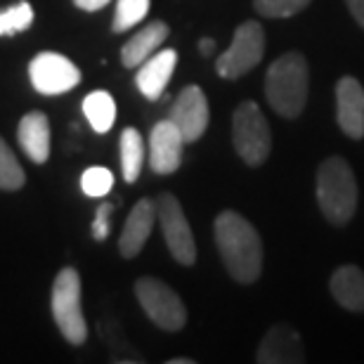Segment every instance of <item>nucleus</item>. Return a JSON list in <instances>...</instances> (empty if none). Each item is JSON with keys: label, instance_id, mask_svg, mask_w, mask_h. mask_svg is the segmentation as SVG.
Instances as JSON below:
<instances>
[{"label": "nucleus", "instance_id": "cd10ccee", "mask_svg": "<svg viewBox=\"0 0 364 364\" xmlns=\"http://www.w3.org/2000/svg\"><path fill=\"white\" fill-rule=\"evenodd\" d=\"M76 7H81L85 12H95V10H102L105 5H109L112 0H74Z\"/></svg>", "mask_w": 364, "mask_h": 364}, {"label": "nucleus", "instance_id": "dca6fc26", "mask_svg": "<svg viewBox=\"0 0 364 364\" xmlns=\"http://www.w3.org/2000/svg\"><path fill=\"white\" fill-rule=\"evenodd\" d=\"M17 140L24 154L33 164H46L50 159V121L46 114L31 112L19 121Z\"/></svg>", "mask_w": 364, "mask_h": 364}, {"label": "nucleus", "instance_id": "1a4fd4ad", "mask_svg": "<svg viewBox=\"0 0 364 364\" xmlns=\"http://www.w3.org/2000/svg\"><path fill=\"white\" fill-rule=\"evenodd\" d=\"M33 88L41 95H64L81 83V69L60 53H41L28 67Z\"/></svg>", "mask_w": 364, "mask_h": 364}, {"label": "nucleus", "instance_id": "f257e3e1", "mask_svg": "<svg viewBox=\"0 0 364 364\" xmlns=\"http://www.w3.org/2000/svg\"><path fill=\"white\" fill-rule=\"evenodd\" d=\"M215 244L232 279L239 284L258 282L263 272V242L253 225L235 210H223L215 218Z\"/></svg>", "mask_w": 364, "mask_h": 364}, {"label": "nucleus", "instance_id": "f3484780", "mask_svg": "<svg viewBox=\"0 0 364 364\" xmlns=\"http://www.w3.org/2000/svg\"><path fill=\"white\" fill-rule=\"evenodd\" d=\"M168 33H171V28L166 21H151V24L140 28V31L121 48L123 67L137 69L144 60H149V57L164 46V41L168 38Z\"/></svg>", "mask_w": 364, "mask_h": 364}, {"label": "nucleus", "instance_id": "f03ea898", "mask_svg": "<svg viewBox=\"0 0 364 364\" xmlns=\"http://www.w3.org/2000/svg\"><path fill=\"white\" fill-rule=\"evenodd\" d=\"M308 62L301 53H287L272 62L265 76V97L284 119L301 116L308 102Z\"/></svg>", "mask_w": 364, "mask_h": 364}, {"label": "nucleus", "instance_id": "c756f323", "mask_svg": "<svg viewBox=\"0 0 364 364\" xmlns=\"http://www.w3.org/2000/svg\"><path fill=\"white\" fill-rule=\"evenodd\" d=\"M168 364H194V360H189V358H180V360H171Z\"/></svg>", "mask_w": 364, "mask_h": 364}, {"label": "nucleus", "instance_id": "7ed1b4c3", "mask_svg": "<svg viewBox=\"0 0 364 364\" xmlns=\"http://www.w3.org/2000/svg\"><path fill=\"white\" fill-rule=\"evenodd\" d=\"M317 203L333 225H348L358 210V180L350 164L331 156L317 171Z\"/></svg>", "mask_w": 364, "mask_h": 364}, {"label": "nucleus", "instance_id": "aec40b11", "mask_svg": "<svg viewBox=\"0 0 364 364\" xmlns=\"http://www.w3.org/2000/svg\"><path fill=\"white\" fill-rule=\"evenodd\" d=\"M121 171H123V180L126 182H135L140 178L142 171V161H144V142L142 135L137 133L135 128H126L121 133Z\"/></svg>", "mask_w": 364, "mask_h": 364}, {"label": "nucleus", "instance_id": "b1692460", "mask_svg": "<svg viewBox=\"0 0 364 364\" xmlns=\"http://www.w3.org/2000/svg\"><path fill=\"white\" fill-rule=\"evenodd\" d=\"M310 0H253V7H256L258 14L270 19H284V17H294L308 7Z\"/></svg>", "mask_w": 364, "mask_h": 364}, {"label": "nucleus", "instance_id": "f8f14e48", "mask_svg": "<svg viewBox=\"0 0 364 364\" xmlns=\"http://www.w3.org/2000/svg\"><path fill=\"white\" fill-rule=\"evenodd\" d=\"M336 116L341 130L353 137L362 140L364 137V88L358 78L343 76L336 85Z\"/></svg>", "mask_w": 364, "mask_h": 364}, {"label": "nucleus", "instance_id": "4468645a", "mask_svg": "<svg viewBox=\"0 0 364 364\" xmlns=\"http://www.w3.org/2000/svg\"><path fill=\"white\" fill-rule=\"evenodd\" d=\"M156 223V201L140 199L128 213V220L123 225L119 237V251L123 258H135L144 249L147 239Z\"/></svg>", "mask_w": 364, "mask_h": 364}, {"label": "nucleus", "instance_id": "5701e85b", "mask_svg": "<svg viewBox=\"0 0 364 364\" xmlns=\"http://www.w3.org/2000/svg\"><path fill=\"white\" fill-rule=\"evenodd\" d=\"M33 24V7L28 3H17L7 10H0V36H14L26 31Z\"/></svg>", "mask_w": 364, "mask_h": 364}, {"label": "nucleus", "instance_id": "423d86ee", "mask_svg": "<svg viewBox=\"0 0 364 364\" xmlns=\"http://www.w3.org/2000/svg\"><path fill=\"white\" fill-rule=\"evenodd\" d=\"M135 296L142 310L164 331H180L187 324V308L168 284L156 277H140L135 282Z\"/></svg>", "mask_w": 364, "mask_h": 364}, {"label": "nucleus", "instance_id": "6e6552de", "mask_svg": "<svg viewBox=\"0 0 364 364\" xmlns=\"http://www.w3.org/2000/svg\"><path fill=\"white\" fill-rule=\"evenodd\" d=\"M156 220L161 223V232L168 246L171 256L178 260L180 265H194L196 263V244L192 228H189L185 210H182L180 201L173 194L164 192L156 199Z\"/></svg>", "mask_w": 364, "mask_h": 364}, {"label": "nucleus", "instance_id": "a878e982", "mask_svg": "<svg viewBox=\"0 0 364 364\" xmlns=\"http://www.w3.org/2000/svg\"><path fill=\"white\" fill-rule=\"evenodd\" d=\"M116 203H100L97 213H95V223H92V237L97 242H105L109 237V215L114 213Z\"/></svg>", "mask_w": 364, "mask_h": 364}, {"label": "nucleus", "instance_id": "ddd939ff", "mask_svg": "<svg viewBox=\"0 0 364 364\" xmlns=\"http://www.w3.org/2000/svg\"><path fill=\"white\" fill-rule=\"evenodd\" d=\"M256 360L260 364H301L305 362V348L294 326L277 324L265 333L258 346Z\"/></svg>", "mask_w": 364, "mask_h": 364}, {"label": "nucleus", "instance_id": "9d476101", "mask_svg": "<svg viewBox=\"0 0 364 364\" xmlns=\"http://www.w3.org/2000/svg\"><path fill=\"white\" fill-rule=\"evenodd\" d=\"M208 100L199 85H187L171 107V121L185 137V142H196L208 128Z\"/></svg>", "mask_w": 364, "mask_h": 364}, {"label": "nucleus", "instance_id": "a211bd4d", "mask_svg": "<svg viewBox=\"0 0 364 364\" xmlns=\"http://www.w3.org/2000/svg\"><path fill=\"white\" fill-rule=\"evenodd\" d=\"M331 296L346 310L364 312V272L358 265H343L331 274Z\"/></svg>", "mask_w": 364, "mask_h": 364}, {"label": "nucleus", "instance_id": "0eeeda50", "mask_svg": "<svg viewBox=\"0 0 364 364\" xmlns=\"http://www.w3.org/2000/svg\"><path fill=\"white\" fill-rule=\"evenodd\" d=\"M265 55V31L258 21H244L237 28L232 46L218 57V74L228 81L249 74L253 67H258V62Z\"/></svg>", "mask_w": 364, "mask_h": 364}, {"label": "nucleus", "instance_id": "393cba45", "mask_svg": "<svg viewBox=\"0 0 364 364\" xmlns=\"http://www.w3.org/2000/svg\"><path fill=\"white\" fill-rule=\"evenodd\" d=\"M114 187V173L102 168V166H92L81 176V189L88 196H107Z\"/></svg>", "mask_w": 364, "mask_h": 364}, {"label": "nucleus", "instance_id": "c85d7f7f", "mask_svg": "<svg viewBox=\"0 0 364 364\" xmlns=\"http://www.w3.org/2000/svg\"><path fill=\"white\" fill-rule=\"evenodd\" d=\"M199 50H201V55H203V57H208V55L215 50V41H213V38H201Z\"/></svg>", "mask_w": 364, "mask_h": 364}, {"label": "nucleus", "instance_id": "39448f33", "mask_svg": "<svg viewBox=\"0 0 364 364\" xmlns=\"http://www.w3.org/2000/svg\"><path fill=\"white\" fill-rule=\"evenodd\" d=\"M53 317L60 326L62 336L71 346H83L88 338V324H85L81 308V274L74 267H64L55 277L53 284Z\"/></svg>", "mask_w": 364, "mask_h": 364}, {"label": "nucleus", "instance_id": "6ab92c4d", "mask_svg": "<svg viewBox=\"0 0 364 364\" xmlns=\"http://www.w3.org/2000/svg\"><path fill=\"white\" fill-rule=\"evenodd\" d=\"M83 114L95 133H109L116 121V102L107 90H95L83 100Z\"/></svg>", "mask_w": 364, "mask_h": 364}, {"label": "nucleus", "instance_id": "412c9836", "mask_svg": "<svg viewBox=\"0 0 364 364\" xmlns=\"http://www.w3.org/2000/svg\"><path fill=\"white\" fill-rule=\"evenodd\" d=\"M26 182L24 171L14 156V151L7 147V142L0 137V189L5 192H14V189H21Z\"/></svg>", "mask_w": 364, "mask_h": 364}, {"label": "nucleus", "instance_id": "9b49d317", "mask_svg": "<svg viewBox=\"0 0 364 364\" xmlns=\"http://www.w3.org/2000/svg\"><path fill=\"white\" fill-rule=\"evenodd\" d=\"M185 137L171 119L159 121L149 135V166L159 176H171L182 164Z\"/></svg>", "mask_w": 364, "mask_h": 364}, {"label": "nucleus", "instance_id": "4be33fe9", "mask_svg": "<svg viewBox=\"0 0 364 364\" xmlns=\"http://www.w3.org/2000/svg\"><path fill=\"white\" fill-rule=\"evenodd\" d=\"M147 12H149V0H119V3H116L112 28L116 33L128 31V28H133L135 24H140V21L147 17Z\"/></svg>", "mask_w": 364, "mask_h": 364}, {"label": "nucleus", "instance_id": "20e7f679", "mask_svg": "<svg viewBox=\"0 0 364 364\" xmlns=\"http://www.w3.org/2000/svg\"><path fill=\"white\" fill-rule=\"evenodd\" d=\"M232 142H235L237 154L244 159L246 166L265 164L272 149V133L267 126L263 112L256 102H242L232 116Z\"/></svg>", "mask_w": 364, "mask_h": 364}, {"label": "nucleus", "instance_id": "2eb2a0df", "mask_svg": "<svg viewBox=\"0 0 364 364\" xmlns=\"http://www.w3.org/2000/svg\"><path fill=\"white\" fill-rule=\"evenodd\" d=\"M176 64H178V53L176 50H159L144 60L137 69V76H135V85L147 100H159L168 85L173 71H176Z\"/></svg>", "mask_w": 364, "mask_h": 364}, {"label": "nucleus", "instance_id": "bb28decb", "mask_svg": "<svg viewBox=\"0 0 364 364\" xmlns=\"http://www.w3.org/2000/svg\"><path fill=\"white\" fill-rule=\"evenodd\" d=\"M346 3H348V7H350L355 21L364 28V0H346Z\"/></svg>", "mask_w": 364, "mask_h": 364}]
</instances>
